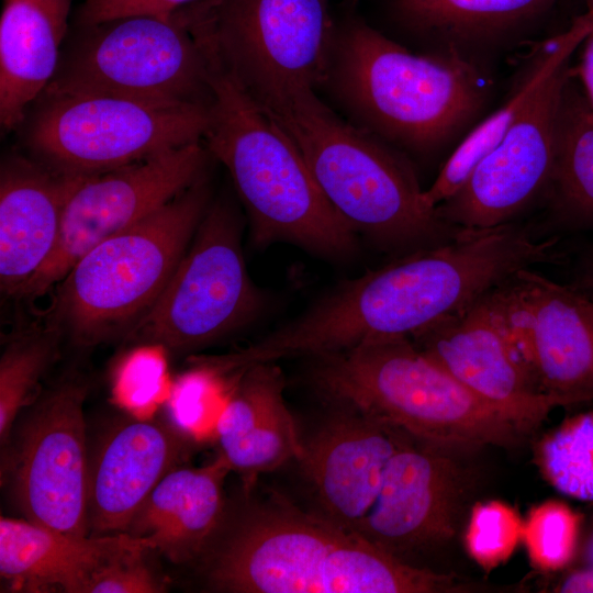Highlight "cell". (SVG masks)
I'll return each mask as SVG.
<instances>
[{
	"instance_id": "7c38bea8",
	"label": "cell",
	"mask_w": 593,
	"mask_h": 593,
	"mask_svg": "<svg viewBox=\"0 0 593 593\" xmlns=\"http://www.w3.org/2000/svg\"><path fill=\"white\" fill-rule=\"evenodd\" d=\"M202 142L99 174L80 176L66 201L56 246L20 295L38 298L99 243L138 223L200 178Z\"/></svg>"
},
{
	"instance_id": "ba28073f",
	"label": "cell",
	"mask_w": 593,
	"mask_h": 593,
	"mask_svg": "<svg viewBox=\"0 0 593 593\" xmlns=\"http://www.w3.org/2000/svg\"><path fill=\"white\" fill-rule=\"evenodd\" d=\"M44 91L160 104L212 101L204 51L174 13L71 22L56 72Z\"/></svg>"
},
{
	"instance_id": "4316f807",
	"label": "cell",
	"mask_w": 593,
	"mask_h": 593,
	"mask_svg": "<svg viewBox=\"0 0 593 593\" xmlns=\"http://www.w3.org/2000/svg\"><path fill=\"white\" fill-rule=\"evenodd\" d=\"M239 374L223 372L202 357L197 359L167 394V421L197 446L216 441L220 417Z\"/></svg>"
},
{
	"instance_id": "8fae6325",
	"label": "cell",
	"mask_w": 593,
	"mask_h": 593,
	"mask_svg": "<svg viewBox=\"0 0 593 593\" xmlns=\"http://www.w3.org/2000/svg\"><path fill=\"white\" fill-rule=\"evenodd\" d=\"M87 385L64 378L19 416L2 448L1 477L24 518L87 536L89 447Z\"/></svg>"
},
{
	"instance_id": "d6986e66",
	"label": "cell",
	"mask_w": 593,
	"mask_h": 593,
	"mask_svg": "<svg viewBox=\"0 0 593 593\" xmlns=\"http://www.w3.org/2000/svg\"><path fill=\"white\" fill-rule=\"evenodd\" d=\"M80 176L10 154L0 169V287L20 295L53 253L63 212Z\"/></svg>"
},
{
	"instance_id": "8992f818",
	"label": "cell",
	"mask_w": 593,
	"mask_h": 593,
	"mask_svg": "<svg viewBox=\"0 0 593 593\" xmlns=\"http://www.w3.org/2000/svg\"><path fill=\"white\" fill-rule=\"evenodd\" d=\"M204 172L131 227L88 250L58 286L56 318L82 345L130 327L154 304L211 203Z\"/></svg>"
},
{
	"instance_id": "9c48e42d",
	"label": "cell",
	"mask_w": 593,
	"mask_h": 593,
	"mask_svg": "<svg viewBox=\"0 0 593 593\" xmlns=\"http://www.w3.org/2000/svg\"><path fill=\"white\" fill-rule=\"evenodd\" d=\"M210 104L43 92L20 125L29 155L56 171L88 176L202 142Z\"/></svg>"
},
{
	"instance_id": "836d02e7",
	"label": "cell",
	"mask_w": 593,
	"mask_h": 593,
	"mask_svg": "<svg viewBox=\"0 0 593 593\" xmlns=\"http://www.w3.org/2000/svg\"><path fill=\"white\" fill-rule=\"evenodd\" d=\"M198 0H85L72 23H97L128 15L169 18L178 9Z\"/></svg>"
},
{
	"instance_id": "d590c367",
	"label": "cell",
	"mask_w": 593,
	"mask_h": 593,
	"mask_svg": "<svg viewBox=\"0 0 593 593\" xmlns=\"http://www.w3.org/2000/svg\"><path fill=\"white\" fill-rule=\"evenodd\" d=\"M561 593H593V566L570 573L558 585Z\"/></svg>"
},
{
	"instance_id": "e0dca14e",
	"label": "cell",
	"mask_w": 593,
	"mask_h": 593,
	"mask_svg": "<svg viewBox=\"0 0 593 593\" xmlns=\"http://www.w3.org/2000/svg\"><path fill=\"white\" fill-rule=\"evenodd\" d=\"M343 410L303 439L298 462L324 517L356 533L371 510L387 465L410 435L357 410Z\"/></svg>"
},
{
	"instance_id": "5b68a950",
	"label": "cell",
	"mask_w": 593,
	"mask_h": 593,
	"mask_svg": "<svg viewBox=\"0 0 593 593\" xmlns=\"http://www.w3.org/2000/svg\"><path fill=\"white\" fill-rule=\"evenodd\" d=\"M326 398L438 447L510 446L522 434L409 337L314 357Z\"/></svg>"
},
{
	"instance_id": "cb8c5ba5",
	"label": "cell",
	"mask_w": 593,
	"mask_h": 593,
	"mask_svg": "<svg viewBox=\"0 0 593 593\" xmlns=\"http://www.w3.org/2000/svg\"><path fill=\"white\" fill-rule=\"evenodd\" d=\"M561 0H390L394 20L440 52L473 53L525 35Z\"/></svg>"
},
{
	"instance_id": "74e56055",
	"label": "cell",
	"mask_w": 593,
	"mask_h": 593,
	"mask_svg": "<svg viewBox=\"0 0 593 593\" xmlns=\"http://www.w3.org/2000/svg\"><path fill=\"white\" fill-rule=\"evenodd\" d=\"M586 10L593 11V0H586Z\"/></svg>"
},
{
	"instance_id": "8d00e7d4",
	"label": "cell",
	"mask_w": 593,
	"mask_h": 593,
	"mask_svg": "<svg viewBox=\"0 0 593 593\" xmlns=\"http://www.w3.org/2000/svg\"><path fill=\"white\" fill-rule=\"evenodd\" d=\"M585 559H586L588 566H593V533L586 544Z\"/></svg>"
},
{
	"instance_id": "30bf717a",
	"label": "cell",
	"mask_w": 593,
	"mask_h": 593,
	"mask_svg": "<svg viewBox=\"0 0 593 593\" xmlns=\"http://www.w3.org/2000/svg\"><path fill=\"white\" fill-rule=\"evenodd\" d=\"M261 305L245 265L236 214L220 199L210 203L168 283L126 339L187 351L242 327Z\"/></svg>"
},
{
	"instance_id": "277c9868",
	"label": "cell",
	"mask_w": 593,
	"mask_h": 593,
	"mask_svg": "<svg viewBox=\"0 0 593 593\" xmlns=\"http://www.w3.org/2000/svg\"><path fill=\"white\" fill-rule=\"evenodd\" d=\"M266 114L355 232L385 244H413L460 230L425 204L413 169L392 146L340 119L314 90L299 91Z\"/></svg>"
},
{
	"instance_id": "4fadbf2b",
	"label": "cell",
	"mask_w": 593,
	"mask_h": 593,
	"mask_svg": "<svg viewBox=\"0 0 593 593\" xmlns=\"http://www.w3.org/2000/svg\"><path fill=\"white\" fill-rule=\"evenodd\" d=\"M491 292L411 339L521 433H527L553 409L574 402L536 387Z\"/></svg>"
},
{
	"instance_id": "9a60e30c",
	"label": "cell",
	"mask_w": 593,
	"mask_h": 593,
	"mask_svg": "<svg viewBox=\"0 0 593 593\" xmlns=\"http://www.w3.org/2000/svg\"><path fill=\"white\" fill-rule=\"evenodd\" d=\"M491 293L540 390L593 398V299L530 268Z\"/></svg>"
},
{
	"instance_id": "603a6c76",
	"label": "cell",
	"mask_w": 593,
	"mask_h": 593,
	"mask_svg": "<svg viewBox=\"0 0 593 593\" xmlns=\"http://www.w3.org/2000/svg\"><path fill=\"white\" fill-rule=\"evenodd\" d=\"M71 0H3L0 124L18 130L54 77L69 31Z\"/></svg>"
},
{
	"instance_id": "6da1fadb",
	"label": "cell",
	"mask_w": 593,
	"mask_h": 593,
	"mask_svg": "<svg viewBox=\"0 0 593 593\" xmlns=\"http://www.w3.org/2000/svg\"><path fill=\"white\" fill-rule=\"evenodd\" d=\"M205 555L209 586L230 593H440L451 575L395 555L286 501L249 506Z\"/></svg>"
},
{
	"instance_id": "d6a6232c",
	"label": "cell",
	"mask_w": 593,
	"mask_h": 593,
	"mask_svg": "<svg viewBox=\"0 0 593 593\" xmlns=\"http://www.w3.org/2000/svg\"><path fill=\"white\" fill-rule=\"evenodd\" d=\"M152 551L149 547H141L109 560L89 577L82 593L164 592V581L146 560V555Z\"/></svg>"
},
{
	"instance_id": "44dd1931",
	"label": "cell",
	"mask_w": 593,
	"mask_h": 593,
	"mask_svg": "<svg viewBox=\"0 0 593 593\" xmlns=\"http://www.w3.org/2000/svg\"><path fill=\"white\" fill-rule=\"evenodd\" d=\"M231 471L216 458L201 467L178 466L154 488L126 533L149 541L174 563L204 558L225 524V479Z\"/></svg>"
},
{
	"instance_id": "ffe728a7",
	"label": "cell",
	"mask_w": 593,
	"mask_h": 593,
	"mask_svg": "<svg viewBox=\"0 0 593 593\" xmlns=\"http://www.w3.org/2000/svg\"><path fill=\"white\" fill-rule=\"evenodd\" d=\"M284 378L276 362L240 371L216 428L219 455L248 492L257 478L299 460L303 439L284 398Z\"/></svg>"
},
{
	"instance_id": "ac0fdd59",
	"label": "cell",
	"mask_w": 593,
	"mask_h": 593,
	"mask_svg": "<svg viewBox=\"0 0 593 593\" xmlns=\"http://www.w3.org/2000/svg\"><path fill=\"white\" fill-rule=\"evenodd\" d=\"M195 446L168 421L128 415L112 423L89 450V534L126 533L154 488Z\"/></svg>"
},
{
	"instance_id": "f546056e",
	"label": "cell",
	"mask_w": 593,
	"mask_h": 593,
	"mask_svg": "<svg viewBox=\"0 0 593 593\" xmlns=\"http://www.w3.org/2000/svg\"><path fill=\"white\" fill-rule=\"evenodd\" d=\"M165 349L142 346L126 354L118 363L112 384L115 403L137 418H153L161 403L166 384Z\"/></svg>"
},
{
	"instance_id": "484cf974",
	"label": "cell",
	"mask_w": 593,
	"mask_h": 593,
	"mask_svg": "<svg viewBox=\"0 0 593 593\" xmlns=\"http://www.w3.org/2000/svg\"><path fill=\"white\" fill-rule=\"evenodd\" d=\"M550 182L568 211L593 219V109L573 68L560 99Z\"/></svg>"
},
{
	"instance_id": "f1b7e54d",
	"label": "cell",
	"mask_w": 593,
	"mask_h": 593,
	"mask_svg": "<svg viewBox=\"0 0 593 593\" xmlns=\"http://www.w3.org/2000/svg\"><path fill=\"white\" fill-rule=\"evenodd\" d=\"M537 461L561 493L593 501V411L561 424L539 444Z\"/></svg>"
},
{
	"instance_id": "3957f363",
	"label": "cell",
	"mask_w": 593,
	"mask_h": 593,
	"mask_svg": "<svg viewBox=\"0 0 593 593\" xmlns=\"http://www.w3.org/2000/svg\"><path fill=\"white\" fill-rule=\"evenodd\" d=\"M201 46L212 88L202 141L232 178L253 243L288 242L327 256L349 253L356 232L325 198L299 149Z\"/></svg>"
},
{
	"instance_id": "1f68e13d",
	"label": "cell",
	"mask_w": 593,
	"mask_h": 593,
	"mask_svg": "<svg viewBox=\"0 0 593 593\" xmlns=\"http://www.w3.org/2000/svg\"><path fill=\"white\" fill-rule=\"evenodd\" d=\"M522 525L515 511L504 503L478 504L465 535L466 548L477 563L491 570L514 551L522 538Z\"/></svg>"
},
{
	"instance_id": "2e32d148",
	"label": "cell",
	"mask_w": 593,
	"mask_h": 593,
	"mask_svg": "<svg viewBox=\"0 0 593 593\" xmlns=\"http://www.w3.org/2000/svg\"><path fill=\"white\" fill-rule=\"evenodd\" d=\"M410 436L389 460L382 484L356 535L395 555L450 539L462 477L438 446Z\"/></svg>"
},
{
	"instance_id": "d4e9b609",
	"label": "cell",
	"mask_w": 593,
	"mask_h": 593,
	"mask_svg": "<svg viewBox=\"0 0 593 593\" xmlns=\"http://www.w3.org/2000/svg\"><path fill=\"white\" fill-rule=\"evenodd\" d=\"M592 30L593 11L586 10L567 30L545 44L516 91L466 135L432 186L423 191V200L429 209L436 210L457 193L477 165L500 143L547 75L557 65L570 59Z\"/></svg>"
},
{
	"instance_id": "7a4b0ae2",
	"label": "cell",
	"mask_w": 593,
	"mask_h": 593,
	"mask_svg": "<svg viewBox=\"0 0 593 593\" xmlns=\"http://www.w3.org/2000/svg\"><path fill=\"white\" fill-rule=\"evenodd\" d=\"M324 86L353 124L418 154L462 134L490 92L472 59L451 52L411 53L358 18L337 27Z\"/></svg>"
},
{
	"instance_id": "52a82bcc",
	"label": "cell",
	"mask_w": 593,
	"mask_h": 593,
	"mask_svg": "<svg viewBox=\"0 0 593 593\" xmlns=\"http://www.w3.org/2000/svg\"><path fill=\"white\" fill-rule=\"evenodd\" d=\"M174 14L264 112L326 81L337 30L328 0H198Z\"/></svg>"
},
{
	"instance_id": "5bb4252c",
	"label": "cell",
	"mask_w": 593,
	"mask_h": 593,
	"mask_svg": "<svg viewBox=\"0 0 593 593\" xmlns=\"http://www.w3.org/2000/svg\"><path fill=\"white\" fill-rule=\"evenodd\" d=\"M569 61L547 75L500 143L457 193L436 208L445 222L467 230L506 224L551 181L559 104L571 72Z\"/></svg>"
},
{
	"instance_id": "e575fe53",
	"label": "cell",
	"mask_w": 593,
	"mask_h": 593,
	"mask_svg": "<svg viewBox=\"0 0 593 593\" xmlns=\"http://www.w3.org/2000/svg\"><path fill=\"white\" fill-rule=\"evenodd\" d=\"M581 46L583 48L581 61L573 70L593 109V30L588 34Z\"/></svg>"
},
{
	"instance_id": "83f0119b",
	"label": "cell",
	"mask_w": 593,
	"mask_h": 593,
	"mask_svg": "<svg viewBox=\"0 0 593 593\" xmlns=\"http://www.w3.org/2000/svg\"><path fill=\"white\" fill-rule=\"evenodd\" d=\"M57 332H36L12 339L0 358V443L3 448L16 419L57 354Z\"/></svg>"
},
{
	"instance_id": "7402d4cb",
	"label": "cell",
	"mask_w": 593,
	"mask_h": 593,
	"mask_svg": "<svg viewBox=\"0 0 593 593\" xmlns=\"http://www.w3.org/2000/svg\"><path fill=\"white\" fill-rule=\"evenodd\" d=\"M141 547L153 550L127 533L78 536L25 518L0 519V574L12 591L82 593L99 567Z\"/></svg>"
},
{
	"instance_id": "4dcf8cb0",
	"label": "cell",
	"mask_w": 593,
	"mask_h": 593,
	"mask_svg": "<svg viewBox=\"0 0 593 593\" xmlns=\"http://www.w3.org/2000/svg\"><path fill=\"white\" fill-rule=\"evenodd\" d=\"M578 534L579 517L557 501L535 507L522 525V539L528 556L544 571L558 570L570 561Z\"/></svg>"
}]
</instances>
